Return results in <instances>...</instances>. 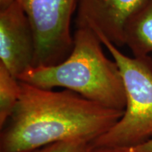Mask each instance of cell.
Masks as SVG:
<instances>
[{
    "mask_svg": "<svg viewBox=\"0 0 152 152\" xmlns=\"http://www.w3.org/2000/svg\"><path fill=\"white\" fill-rule=\"evenodd\" d=\"M102 44L90 28H76L73 49L64 61L31 67L18 80L48 90L64 87L106 107L125 111L122 75L116 62L104 54Z\"/></svg>",
    "mask_w": 152,
    "mask_h": 152,
    "instance_id": "7a4b0ae2",
    "label": "cell"
},
{
    "mask_svg": "<svg viewBox=\"0 0 152 152\" xmlns=\"http://www.w3.org/2000/svg\"><path fill=\"white\" fill-rule=\"evenodd\" d=\"M90 152H123L121 151H114V150H107V149H94L92 148Z\"/></svg>",
    "mask_w": 152,
    "mask_h": 152,
    "instance_id": "7c38bea8",
    "label": "cell"
},
{
    "mask_svg": "<svg viewBox=\"0 0 152 152\" xmlns=\"http://www.w3.org/2000/svg\"><path fill=\"white\" fill-rule=\"evenodd\" d=\"M96 34L118 66L126 107L122 118L91 145L94 149L127 151L152 139V59L149 56H126L103 35Z\"/></svg>",
    "mask_w": 152,
    "mask_h": 152,
    "instance_id": "3957f363",
    "label": "cell"
},
{
    "mask_svg": "<svg viewBox=\"0 0 152 152\" xmlns=\"http://www.w3.org/2000/svg\"><path fill=\"white\" fill-rule=\"evenodd\" d=\"M91 142L85 140H67L45 146L35 152H90Z\"/></svg>",
    "mask_w": 152,
    "mask_h": 152,
    "instance_id": "9c48e42d",
    "label": "cell"
},
{
    "mask_svg": "<svg viewBox=\"0 0 152 152\" xmlns=\"http://www.w3.org/2000/svg\"><path fill=\"white\" fill-rule=\"evenodd\" d=\"M33 28L36 42L35 66L64 61L73 47L71 23L77 0H17Z\"/></svg>",
    "mask_w": 152,
    "mask_h": 152,
    "instance_id": "277c9868",
    "label": "cell"
},
{
    "mask_svg": "<svg viewBox=\"0 0 152 152\" xmlns=\"http://www.w3.org/2000/svg\"><path fill=\"white\" fill-rule=\"evenodd\" d=\"M123 152H124V151H123Z\"/></svg>",
    "mask_w": 152,
    "mask_h": 152,
    "instance_id": "4fadbf2b",
    "label": "cell"
},
{
    "mask_svg": "<svg viewBox=\"0 0 152 152\" xmlns=\"http://www.w3.org/2000/svg\"><path fill=\"white\" fill-rule=\"evenodd\" d=\"M124 152H152V139L145 143L139 145L127 151H122Z\"/></svg>",
    "mask_w": 152,
    "mask_h": 152,
    "instance_id": "30bf717a",
    "label": "cell"
},
{
    "mask_svg": "<svg viewBox=\"0 0 152 152\" xmlns=\"http://www.w3.org/2000/svg\"><path fill=\"white\" fill-rule=\"evenodd\" d=\"M125 44L134 56H146L152 52V0H149L128 20Z\"/></svg>",
    "mask_w": 152,
    "mask_h": 152,
    "instance_id": "52a82bcc",
    "label": "cell"
},
{
    "mask_svg": "<svg viewBox=\"0 0 152 152\" xmlns=\"http://www.w3.org/2000/svg\"><path fill=\"white\" fill-rule=\"evenodd\" d=\"M19 82L18 102L1 128L0 152H35L67 140L92 142L124 113L73 91H54Z\"/></svg>",
    "mask_w": 152,
    "mask_h": 152,
    "instance_id": "6da1fadb",
    "label": "cell"
},
{
    "mask_svg": "<svg viewBox=\"0 0 152 152\" xmlns=\"http://www.w3.org/2000/svg\"><path fill=\"white\" fill-rule=\"evenodd\" d=\"M36 42L31 24L16 0L0 11V63L18 79L33 67Z\"/></svg>",
    "mask_w": 152,
    "mask_h": 152,
    "instance_id": "5b68a950",
    "label": "cell"
},
{
    "mask_svg": "<svg viewBox=\"0 0 152 152\" xmlns=\"http://www.w3.org/2000/svg\"><path fill=\"white\" fill-rule=\"evenodd\" d=\"M20 92V82L0 63V129L14 111Z\"/></svg>",
    "mask_w": 152,
    "mask_h": 152,
    "instance_id": "ba28073f",
    "label": "cell"
},
{
    "mask_svg": "<svg viewBox=\"0 0 152 152\" xmlns=\"http://www.w3.org/2000/svg\"><path fill=\"white\" fill-rule=\"evenodd\" d=\"M16 0H0V11L4 10L5 9L8 8V7Z\"/></svg>",
    "mask_w": 152,
    "mask_h": 152,
    "instance_id": "8fae6325",
    "label": "cell"
},
{
    "mask_svg": "<svg viewBox=\"0 0 152 152\" xmlns=\"http://www.w3.org/2000/svg\"><path fill=\"white\" fill-rule=\"evenodd\" d=\"M149 0H77L76 28L89 27L116 47L125 44L128 20Z\"/></svg>",
    "mask_w": 152,
    "mask_h": 152,
    "instance_id": "8992f818",
    "label": "cell"
}]
</instances>
